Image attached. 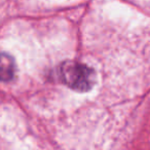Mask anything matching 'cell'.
Here are the masks:
<instances>
[{
    "label": "cell",
    "mask_w": 150,
    "mask_h": 150,
    "mask_svg": "<svg viewBox=\"0 0 150 150\" xmlns=\"http://www.w3.org/2000/svg\"><path fill=\"white\" fill-rule=\"evenodd\" d=\"M60 77L67 86L80 93L92 90L96 82L95 71L86 64L75 61H65L61 64Z\"/></svg>",
    "instance_id": "1"
},
{
    "label": "cell",
    "mask_w": 150,
    "mask_h": 150,
    "mask_svg": "<svg viewBox=\"0 0 150 150\" xmlns=\"http://www.w3.org/2000/svg\"><path fill=\"white\" fill-rule=\"evenodd\" d=\"M16 62L11 56L5 52H0V80L9 81L15 77Z\"/></svg>",
    "instance_id": "2"
}]
</instances>
